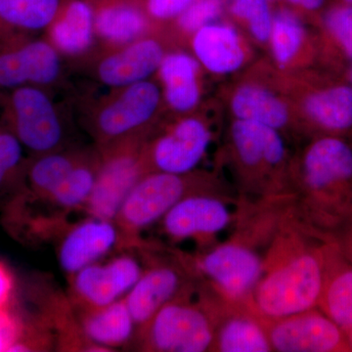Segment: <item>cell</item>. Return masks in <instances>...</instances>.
<instances>
[{
    "label": "cell",
    "instance_id": "cell-1",
    "mask_svg": "<svg viewBox=\"0 0 352 352\" xmlns=\"http://www.w3.org/2000/svg\"><path fill=\"white\" fill-rule=\"evenodd\" d=\"M292 210L268 245L261 279L250 307L265 320L284 318L317 307L323 284L322 243Z\"/></svg>",
    "mask_w": 352,
    "mask_h": 352
},
{
    "label": "cell",
    "instance_id": "cell-2",
    "mask_svg": "<svg viewBox=\"0 0 352 352\" xmlns=\"http://www.w3.org/2000/svg\"><path fill=\"white\" fill-rule=\"evenodd\" d=\"M295 214L324 235L352 217V146L338 136H316L291 168Z\"/></svg>",
    "mask_w": 352,
    "mask_h": 352
},
{
    "label": "cell",
    "instance_id": "cell-3",
    "mask_svg": "<svg viewBox=\"0 0 352 352\" xmlns=\"http://www.w3.org/2000/svg\"><path fill=\"white\" fill-rule=\"evenodd\" d=\"M227 307L207 285L197 283L196 278L136 333L131 347L146 352H212Z\"/></svg>",
    "mask_w": 352,
    "mask_h": 352
},
{
    "label": "cell",
    "instance_id": "cell-4",
    "mask_svg": "<svg viewBox=\"0 0 352 352\" xmlns=\"http://www.w3.org/2000/svg\"><path fill=\"white\" fill-rule=\"evenodd\" d=\"M229 151L243 194L258 201L292 197V164L281 131L235 120L229 131Z\"/></svg>",
    "mask_w": 352,
    "mask_h": 352
},
{
    "label": "cell",
    "instance_id": "cell-5",
    "mask_svg": "<svg viewBox=\"0 0 352 352\" xmlns=\"http://www.w3.org/2000/svg\"><path fill=\"white\" fill-rule=\"evenodd\" d=\"M219 184L214 176L198 170L184 175L162 171L147 173L136 183L116 215L120 249L140 247V234L186 197L201 193L229 197Z\"/></svg>",
    "mask_w": 352,
    "mask_h": 352
},
{
    "label": "cell",
    "instance_id": "cell-6",
    "mask_svg": "<svg viewBox=\"0 0 352 352\" xmlns=\"http://www.w3.org/2000/svg\"><path fill=\"white\" fill-rule=\"evenodd\" d=\"M183 258L194 277L203 280L222 302L250 307L263 270V256L251 242L236 235Z\"/></svg>",
    "mask_w": 352,
    "mask_h": 352
},
{
    "label": "cell",
    "instance_id": "cell-7",
    "mask_svg": "<svg viewBox=\"0 0 352 352\" xmlns=\"http://www.w3.org/2000/svg\"><path fill=\"white\" fill-rule=\"evenodd\" d=\"M0 120L34 156L66 148L63 120L43 87L0 90Z\"/></svg>",
    "mask_w": 352,
    "mask_h": 352
},
{
    "label": "cell",
    "instance_id": "cell-8",
    "mask_svg": "<svg viewBox=\"0 0 352 352\" xmlns=\"http://www.w3.org/2000/svg\"><path fill=\"white\" fill-rule=\"evenodd\" d=\"M113 90L97 106L88 127L99 148L149 135L163 100L161 88L149 80Z\"/></svg>",
    "mask_w": 352,
    "mask_h": 352
},
{
    "label": "cell",
    "instance_id": "cell-9",
    "mask_svg": "<svg viewBox=\"0 0 352 352\" xmlns=\"http://www.w3.org/2000/svg\"><path fill=\"white\" fill-rule=\"evenodd\" d=\"M148 135L135 136L98 148L100 164L91 195L83 212L115 220L136 183L145 175L143 146Z\"/></svg>",
    "mask_w": 352,
    "mask_h": 352
},
{
    "label": "cell",
    "instance_id": "cell-10",
    "mask_svg": "<svg viewBox=\"0 0 352 352\" xmlns=\"http://www.w3.org/2000/svg\"><path fill=\"white\" fill-rule=\"evenodd\" d=\"M61 74V54L47 39L0 29V90L50 87Z\"/></svg>",
    "mask_w": 352,
    "mask_h": 352
},
{
    "label": "cell",
    "instance_id": "cell-11",
    "mask_svg": "<svg viewBox=\"0 0 352 352\" xmlns=\"http://www.w3.org/2000/svg\"><path fill=\"white\" fill-rule=\"evenodd\" d=\"M212 139L207 122L196 116L180 118L157 135L150 133L143 146L147 173L184 175L196 170Z\"/></svg>",
    "mask_w": 352,
    "mask_h": 352
},
{
    "label": "cell",
    "instance_id": "cell-12",
    "mask_svg": "<svg viewBox=\"0 0 352 352\" xmlns=\"http://www.w3.org/2000/svg\"><path fill=\"white\" fill-rule=\"evenodd\" d=\"M144 266L131 254L85 266L69 277L68 298L75 310L91 309L117 302L138 281Z\"/></svg>",
    "mask_w": 352,
    "mask_h": 352
},
{
    "label": "cell",
    "instance_id": "cell-13",
    "mask_svg": "<svg viewBox=\"0 0 352 352\" xmlns=\"http://www.w3.org/2000/svg\"><path fill=\"white\" fill-rule=\"evenodd\" d=\"M228 196L195 194L183 199L160 220L162 231L173 242L193 240L204 247L215 244V238L235 220Z\"/></svg>",
    "mask_w": 352,
    "mask_h": 352
},
{
    "label": "cell",
    "instance_id": "cell-14",
    "mask_svg": "<svg viewBox=\"0 0 352 352\" xmlns=\"http://www.w3.org/2000/svg\"><path fill=\"white\" fill-rule=\"evenodd\" d=\"M264 322L272 351L351 352L346 332L319 308Z\"/></svg>",
    "mask_w": 352,
    "mask_h": 352
},
{
    "label": "cell",
    "instance_id": "cell-15",
    "mask_svg": "<svg viewBox=\"0 0 352 352\" xmlns=\"http://www.w3.org/2000/svg\"><path fill=\"white\" fill-rule=\"evenodd\" d=\"M195 279L183 258L150 259L138 281L124 296L136 325V333Z\"/></svg>",
    "mask_w": 352,
    "mask_h": 352
},
{
    "label": "cell",
    "instance_id": "cell-16",
    "mask_svg": "<svg viewBox=\"0 0 352 352\" xmlns=\"http://www.w3.org/2000/svg\"><path fill=\"white\" fill-rule=\"evenodd\" d=\"M300 111L318 135L346 139L352 134V87L346 78L314 75L305 83Z\"/></svg>",
    "mask_w": 352,
    "mask_h": 352
},
{
    "label": "cell",
    "instance_id": "cell-17",
    "mask_svg": "<svg viewBox=\"0 0 352 352\" xmlns=\"http://www.w3.org/2000/svg\"><path fill=\"white\" fill-rule=\"evenodd\" d=\"M56 242L58 263L69 277L120 249V232L115 220L87 215L65 227Z\"/></svg>",
    "mask_w": 352,
    "mask_h": 352
},
{
    "label": "cell",
    "instance_id": "cell-18",
    "mask_svg": "<svg viewBox=\"0 0 352 352\" xmlns=\"http://www.w3.org/2000/svg\"><path fill=\"white\" fill-rule=\"evenodd\" d=\"M166 53L163 43L151 36L109 48L96 65L97 78L113 89L149 80Z\"/></svg>",
    "mask_w": 352,
    "mask_h": 352
},
{
    "label": "cell",
    "instance_id": "cell-19",
    "mask_svg": "<svg viewBox=\"0 0 352 352\" xmlns=\"http://www.w3.org/2000/svg\"><path fill=\"white\" fill-rule=\"evenodd\" d=\"M323 284L317 308L344 332L352 329V264L332 236L322 243Z\"/></svg>",
    "mask_w": 352,
    "mask_h": 352
},
{
    "label": "cell",
    "instance_id": "cell-20",
    "mask_svg": "<svg viewBox=\"0 0 352 352\" xmlns=\"http://www.w3.org/2000/svg\"><path fill=\"white\" fill-rule=\"evenodd\" d=\"M190 38L194 57L201 68L214 75H230L239 71L249 57L240 32L229 24L212 23Z\"/></svg>",
    "mask_w": 352,
    "mask_h": 352
},
{
    "label": "cell",
    "instance_id": "cell-21",
    "mask_svg": "<svg viewBox=\"0 0 352 352\" xmlns=\"http://www.w3.org/2000/svg\"><path fill=\"white\" fill-rule=\"evenodd\" d=\"M94 16L96 38L109 48L118 47L149 36L152 25L134 0H87Z\"/></svg>",
    "mask_w": 352,
    "mask_h": 352
},
{
    "label": "cell",
    "instance_id": "cell-22",
    "mask_svg": "<svg viewBox=\"0 0 352 352\" xmlns=\"http://www.w3.org/2000/svg\"><path fill=\"white\" fill-rule=\"evenodd\" d=\"M100 164L98 148L85 150L82 159L69 171L63 182L41 205L50 210L48 219L57 230H62L67 226V217L85 210L92 190H94L97 173Z\"/></svg>",
    "mask_w": 352,
    "mask_h": 352
},
{
    "label": "cell",
    "instance_id": "cell-23",
    "mask_svg": "<svg viewBox=\"0 0 352 352\" xmlns=\"http://www.w3.org/2000/svg\"><path fill=\"white\" fill-rule=\"evenodd\" d=\"M201 69L193 54L173 51L164 55L157 74L163 100L173 112L189 113L200 103Z\"/></svg>",
    "mask_w": 352,
    "mask_h": 352
},
{
    "label": "cell",
    "instance_id": "cell-24",
    "mask_svg": "<svg viewBox=\"0 0 352 352\" xmlns=\"http://www.w3.org/2000/svg\"><path fill=\"white\" fill-rule=\"evenodd\" d=\"M45 31L46 39L60 54L82 56L91 50L96 38L91 6L87 0H61Z\"/></svg>",
    "mask_w": 352,
    "mask_h": 352
},
{
    "label": "cell",
    "instance_id": "cell-25",
    "mask_svg": "<svg viewBox=\"0 0 352 352\" xmlns=\"http://www.w3.org/2000/svg\"><path fill=\"white\" fill-rule=\"evenodd\" d=\"M75 311L83 335L102 352L131 346L136 325L124 298L105 307Z\"/></svg>",
    "mask_w": 352,
    "mask_h": 352
},
{
    "label": "cell",
    "instance_id": "cell-26",
    "mask_svg": "<svg viewBox=\"0 0 352 352\" xmlns=\"http://www.w3.org/2000/svg\"><path fill=\"white\" fill-rule=\"evenodd\" d=\"M264 319L247 305H228L220 317L212 352H271Z\"/></svg>",
    "mask_w": 352,
    "mask_h": 352
},
{
    "label": "cell",
    "instance_id": "cell-27",
    "mask_svg": "<svg viewBox=\"0 0 352 352\" xmlns=\"http://www.w3.org/2000/svg\"><path fill=\"white\" fill-rule=\"evenodd\" d=\"M85 152V150L65 148L59 151L34 156L31 163L25 166L24 189L18 197L19 201L38 204L45 201L82 159Z\"/></svg>",
    "mask_w": 352,
    "mask_h": 352
},
{
    "label": "cell",
    "instance_id": "cell-28",
    "mask_svg": "<svg viewBox=\"0 0 352 352\" xmlns=\"http://www.w3.org/2000/svg\"><path fill=\"white\" fill-rule=\"evenodd\" d=\"M236 120L258 122L281 131L289 126L292 113L288 104L268 88L244 83L236 88L230 99Z\"/></svg>",
    "mask_w": 352,
    "mask_h": 352
},
{
    "label": "cell",
    "instance_id": "cell-29",
    "mask_svg": "<svg viewBox=\"0 0 352 352\" xmlns=\"http://www.w3.org/2000/svg\"><path fill=\"white\" fill-rule=\"evenodd\" d=\"M316 51L331 69L342 72L352 65V4L339 2L322 16Z\"/></svg>",
    "mask_w": 352,
    "mask_h": 352
},
{
    "label": "cell",
    "instance_id": "cell-30",
    "mask_svg": "<svg viewBox=\"0 0 352 352\" xmlns=\"http://www.w3.org/2000/svg\"><path fill=\"white\" fill-rule=\"evenodd\" d=\"M267 43L275 63L283 69L296 63L298 58L305 61L317 53L305 25L289 11L274 16Z\"/></svg>",
    "mask_w": 352,
    "mask_h": 352
},
{
    "label": "cell",
    "instance_id": "cell-31",
    "mask_svg": "<svg viewBox=\"0 0 352 352\" xmlns=\"http://www.w3.org/2000/svg\"><path fill=\"white\" fill-rule=\"evenodd\" d=\"M61 0H0V29L25 32L46 30Z\"/></svg>",
    "mask_w": 352,
    "mask_h": 352
},
{
    "label": "cell",
    "instance_id": "cell-32",
    "mask_svg": "<svg viewBox=\"0 0 352 352\" xmlns=\"http://www.w3.org/2000/svg\"><path fill=\"white\" fill-rule=\"evenodd\" d=\"M229 11L259 43H267L274 16L268 0H232Z\"/></svg>",
    "mask_w": 352,
    "mask_h": 352
},
{
    "label": "cell",
    "instance_id": "cell-33",
    "mask_svg": "<svg viewBox=\"0 0 352 352\" xmlns=\"http://www.w3.org/2000/svg\"><path fill=\"white\" fill-rule=\"evenodd\" d=\"M23 145L0 120V190L17 182L24 173Z\"/></svg>",
    "mask_w": 352,
    "mask_h": 352
},
{
    "label": "cell",
    "instance_id": "cell-34",
    "mask_svg": "<svg viewBox=\"0 0 352 352\" xmlns=\"http://www.w3.org/2000/svg\"><path fill=\"white\" fill-rule=\"evenodd\" d=\"M222 0H194L173 22L182 34L191 36L221 15Z\"/></svg>",
    "mask_w": 352,
    "mask_h": 352
},
{
    "label": "cell",
    "instance_id": "cell-35",
    "mask_svg": "<svg viewBox=\"0 0 352 352\" xmlns=\"http://www.w3.org/2000/svg\"><path fill=\"white\" fill-rule=\"evenodd\" d=\"M153 23L175 21L194 0H134Z\"/></svg>",
    "mask_w": 352,
    "mask_h": 352
},
{
    "label": "cell",
    "instance_id": "cell-36",
    "mask_svg": "<svg viewBox=\"0 0 352 352\" xmlns=\"http://www.w3.org/2000/svg\"><path fill=\"white\" fill-rule=\"evenodd\" d=\"M21 320L10 309L0 310V351H10L20 335Z\"/></svg>",
    "mask_w": 352,
    "mask_h": 352
},
{
    "label": "cell",
    "instance_id": "cell-37",
    "mask_svg": "<svg viewBox=\"0 0 352 352\" xmlns=\"http://www.w3.org/2000/svg\"><path fill=\"white\" fill-rule=\"evenodd\" d=\"M15 280L6 263L0 261V310L10 309L13 300Z\"/></svg>",
    "mask_w": 352,
    "mask_h": 352
},
{
    "label": "cell",
    "instance_id": "cell-38",
    "mask_svg": "<svg viewBox=\"0 0 352 352\" xmlns=\"http://www.w3.org/2000/svg\"><path fill=\"white\" fill-rule=\"evenodd\" d=\"M330 236H332L346 258L352 264V221L347 222Z\"/></svg>",
    "mask_w": 352,
    "mask_h": 352
},
{
    "label": "cell",
    "instance_id": "cell-39",
    "mask_svg": "<svg viewBox=\"0 0 352 352\" xmlns=\"http://www.w3.org/2000/svg\"><path fill=\"white\" fill-rule=\"evenodd\" d=\"M287 1L309 13L318 12L325 3V0H287Z\"/></svg>",
    "mask_w": 352,
    "mask_h": 352
},
{
    "label": "cell",
    "instance_id": "cell-40",
    "mask_svg": "<svg viewBox=\"0 0 352 352\" xmlns=\"http://www.w3.org/2000/svg\"><path fill=\"white\" fill-rule=\"evenodd\" d=\"M347 342H349V349L351 352L352 351V329L346 332Z\"/></svg>",
    "mask_w": 352,
    "mask_h": 352
},
{
    "label": "cell",
    "instance_id": "cell-41",
    "mask_svg": "<svg viewBox=\"0 0 352 352\" xmlns=\"http://www.w3.org/2000/svg\"><path fill=\"white\" fill-rule=\"evenodd\" d=\"M346 80L347 82L351 83V85L352 87V65L351 66V68L347 69V72L346 73Z\"/></svg>",
    "mask_w": 352,
    "mask_h": 352
},
{
    "label": "cell",
    "instance_id": "cell-42",
    "mask_svg": "<svg viewBox=\"0 0 352 352\" xmlns=\"http://www.w3.org/2000/svg\"><path fill=\"white\" fill-rule=\"evenodd\" d=\"M340 2H344V3L352 4V0H340Z\"/></svg>",
    "mask_w": 352,
    "mask_h": 352
},
{
    "label": "cell",
    "instance_id": "cell-43",
    "mask_svg": "<svg viewBox=\"0 0 352 352\" xmlns=\"http://www.w3.org/2000/svg\"><path fill=\"white\" fill-rule=\"evenodd\" d=\"M351 221H352V217H351Z\"/></svg>",
    "mask_w": 352,
    "mask_h": 352
}]
</instances>
